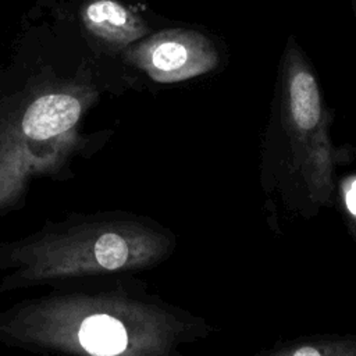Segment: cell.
I'll use <instances>...</instances> for the list:
<instances>
[{
  "instance_id": "1",
  "label": "cell",
  "mask_w": 356,
  "mask_h": 356,
  "mask_svg": "<svg viewBox=\"0 0 356 356\" xmlns=\"http://www.w3.org/2000/svg\"><path fill=\"white\" fill-rule=\"evenodd\" d=\"M222 39L196 25L161 26L122 51L125 63L157 83H179L218 71L227 63Z\"/></svg>"
},
{
  "instance_id": "2",
  "label": "cell",
  "mask_w": 356,
  "mask_h": 356,
  "mask_svg": "<svg viewBox=\"0 0 356 356\" xmlns=\"http://www.w3.org/2000/svg\"><path fill=\"white\" fill-rule=\"evenodd\" d=\"M82 21L90 33L121 51L156 31L140 13L117 0L88 3L82 10Z\"/></svg>"
},
{
  "instance_id": "3",
  "label": "cell",
  "mask_w": 356,
  "mask_h": 356,
  "mask_svg": "<svg viewBox=\"0 0 356 356\" xmlns=\"http://www.w3.org/2000/svg\"><path fill=\"white\" fill-rule=\"evenodd\" d=\"M81 346L93 356H115L127 348V331L114 317L93 314L86 317L79 327Z\"/></svg>"
},
{
  "instance_id": "4",
  "label": "cell",
  "mask_w": 356,
  "mask_h": 356,
  "mask_svg": "<svg viewBox=\"0 0 356 356\" xmlns=\"http://www.w3.org/2000/svg\"><path fill=\"white\" fill-rule=\"evenodd\" d=\"M93 254L96 261L107 270H115L124 266L128 260V245L118 234L107 232L102 235L95 246Z\"/></svg>"
},
{
  "instance_id": "5",
  "label": "cell",
  "mask_w": 356,
  "mask_h": 356,
  "mask_svg": "<svg viewBox=\"0 0 356 356\" xmlns=\"http://www.w3.org/2000/svg\"><path fill=\"white\" fill-rule=\"evenodd\" d=\"M346 204H348V209L350 210V213H353L356 216V181L352 184V186L346 195Z\"/></svg>"
},
{
  "instance_id": "6",
  "label": "cell",
  "mask_w": 356,
  "mask_h": 356,
  "mask_svg": "<svg viewBox=\"0 0 356 356\" xmlns=\"http://www.w3.org/2000/svg\"><path fill=\"white\" fill-rule=\"evenodd\" d=\"M293 356H321L320 352L314 348H310V346H306V348H300L298 349Z\"/></svg>"
},
{
  "instance_id": "7",
  "label": "cell",
  "mask_w": 356,
  "mask_h": 356,
  "mask_svg": "<svg viewBox=\"0 0 356 356\" xmlns=\"http://www.w3.org/2000/svg\"><path fill=\"white\" fill-rule=\"evenodd\" d=\"M350 8H352V15L355 19V25H356V0H350Z\"/></svg>"
}]
</instances>
